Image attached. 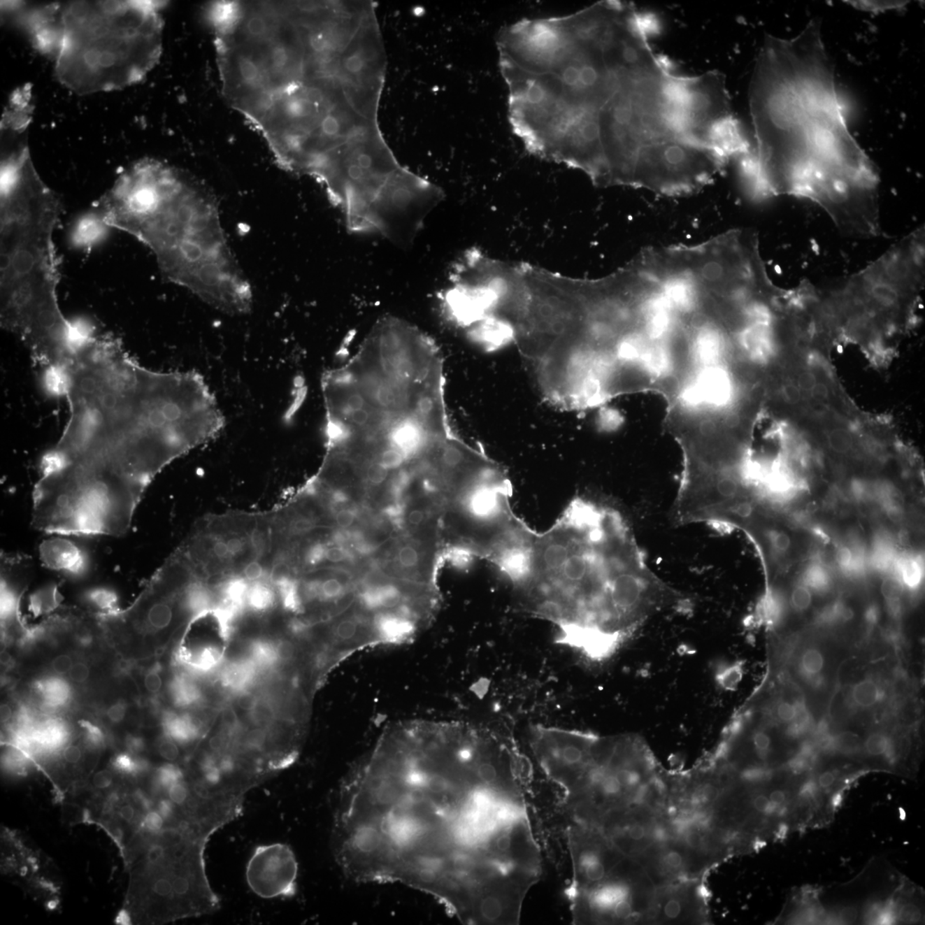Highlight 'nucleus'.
<instances>
[{
    "label": "nucleus",
    "instance_id": "obj_40",
    "mask_svg": "<svg viewBox=\"0 0 925 925\" xmlns=\"http://www.w3.org/2000/svg\"><path fill=\"white\" fill-rule=\"evenodd\" d=\"M900 917L901 919L904 921V922L910 924L916 923L917 921H919L921 913L916 905L913 904H908L905 905L904 907L901 908Z\"/></svg>",
    "mask_w": 925,
    "mask_h": 925
},
{
    "label": "nucleus",
    "instance_id": "obj_9",
    "mask_svg": "<svg viewBox=\"0 0 925 925\" xmlns=\"http://www.w3.org/2000/svg\"><path fill=\"white\" fill-rule=\"evenodd\" d=\"M162 2L77 1L48 6L41 50L79 94L109 92L146 77L162 53Z\"/></svg>",
    "mask_w": 925,
    "mask_h": 925
},
{
    "label": "nucleus",
    "instance_id": "obj_44",
    "mask_svg": "<svg viewBox=\"0 0 925 925\" xmlns=\"http://www.w3.org/2000/svg\"><path fill=\"white\" fill-rule=\"evenodd\" d=\"M127 747L128 752L133 755L138 756V754L143 752L145 748V744L143 738L138 736H129L127 738Z\"/></svg>",
    "mask_w": 925,
    "mask_h": 925
},
{
    "label": "nucleus",
    "instance_id": "obj_50",
    "mask_svg": "<svg viewBox=\"0 0 925 925\" xmlns=\"http://www.w3.org/2000/svg\"><path fill=\"white\" fill-rule=\"evenodd\" d=\"M812 394L815 398L818 399H826L829 397V391L828 387L826 386L824 383L817 382V385L813 388Z\"/></svg>",
    "mask_w": 925,
    "mask_h": 925
},
{
    "label": "nucleus",
    "instance_id": "obj_11",
    "mask_svg": "<svg viewBox=\"0 0 925 925\" xmlns=\"http://www.w3.org/2000/svg\"><path fill=\"white\" fill-rule=\"evenodd\" d=\"M657 887L640 863L625 859L592 888L567 898L573 924H650Z\"/></svg>",
    "mask_w": 925,
    "mask_h": 925
},
{
    "label": "nucleus",
    "instance_id": "obj_18",
    "mask_svg": "<svg viewBox=\"0 0 925 925\" xmlns=\"http://www.w3.org/2000/svg\"><path fill=\"white\" fill-rule=\"evenodd\" d=\"M899 578L905 591L915 593L922 587L924 563L915 555L898 557L892 573Z\"/></svg>",
    "mask_w": 925,
    "mask_h": 925
},
{
    "label": "nucleus",
    "instance_id": "obj_31",
    "mask_svg": "<svg viewBox=\"0 0 925 925\" xmlns=\"http://www.w3.org/2000/svg\"><path fill=\"white\" fill-rule=\"evenodd\" d=\"M828 443L833 452L847 454L852 448V439L847 430L833 429L828 433Z\"/></svg>",
    "mask_w": 925,
    "mask_h": 925
},
{
    "label": "nucleus",
    "instance_id": "obj_47",
    "mask_svg": "<svg viewBox=\"0 0 925 925\" xmlns=\"http://www.w3.org/2000/svg\"><path fill=\"white\" fill-rule=\"evenodd\" d=\"M836 775L835 772L825 771L818 777V785L821 788H829L836 782Z\"/></svg>",
    "mask_w": 925,
    "mask_h": 925
},
{
    "label": "nucleus",
    "instance_id": "obj_24",
    "mask_svg": "<svg viewBox=\"0 0 925 925\" xmlns=\"http://www.w3.org/2000/svg\"><path fill=\"white\" fill-rule=\"evenodd\" d=\"M799 582L805 585L813 593L819 595L827 594L831 591L833 585L831 573L819 562H812L807 566Z\"/></svg>",
    "mask_w": 925,
    "mask_h": 925
},
{
    "label": "nucleus",
    "instance_id": "obj_30",
    "mask_svg": "<svg viewBox=\"0 0 925 925\" xmlns=\"http://www.w3.org/2000/svg\"><path fill=\"white\" fill-rule=\"evenodd\" d=\"M180 745H181L175 741L173 738L164 733V736L159 738L157 743L159 756L166 762L175 763L180 759L181 755Z\"/></svg>",
    "mask_w": 925,
    "mask_h": 925
},
{
    "label": "nucleus",
    "instance_id": "obj_32",
    "mask_svg": "<svg viewBox=\"0 0 925 925\" xmlns=\"http://www.w3.org/2000/svg\"><path fill=\"white\" fill-rule=\"evenodd\" d=\"M847 3H852V6H854L855 7H856V8H859V9H861V10H863L877 11V10H889V9L898 8V7H901L902 6H904V5H905L904 3H907V2H901V1H852V2H847Z\"/></svg>",
    "mask_w": 925,
    "mask_h": 925
},
{
    "label": "nucleus",
    "instance_id": "obj_36",
    "mask_svg": "<svg viewBox=\"0 0 925 925\" xmlns=\"http://www.w3.org/2000/svg\"><path fill=\"white\" fill-rule=\"evenodd\" d=\"M73 666L71 657L68 654H59L52 661V668L53 672L59 675H68L71 668Z\"/></svg>",
    "mask_w": 925,
    "mask_h": 925
},
{
    "label": "nucleus",
    "instance_id": "obj_38",
    "mask_svg": "<svg viewBox=\"0 0 925 925\" xmlns=\"http://www.w3.org/2000/svg\"><path fill=\"white\" fill-rule=\"evenodd\" d=\"M114 776L113 772L108 770L99 771L94 775L92 783L93 786L97 789L104 790L113 785Z\"/></svg>",
    "mask_w": 925,
    "mask_h": 925
},
{
    "label": "nucleus",
    "instance_id": "obj_26",
    "mask_svg": "<svg viewBox=\"0 0 925 925\" xmlns=\"http://www.w3.org/2000/svg\"><path fill=\"white\" fill-rule=\"evenodd\" d=\"M39 691L45 701L52 706H61L71 698V690L66 681L59 677H49L39 684Z\"/></svg>",
    "mask_w": 925,
    "mask_h": 925
},
{
    "label": "nucleus",
    "instance_id": "obj_54",
    "mask_svg": "<svg viewBox=\"0 0 925 925\" xmlns=\"http://www.w3.org/2000/svg\"><path fill=\"white\" fill-rule=\"evenodd\" d=\"M841 916H842L843 919L845 921H847V922H848V921H850V922H852V921H854L855 919V917L856 916V912L855 911L854 909L847 908L843 910L842 915Z\"/></svg>",
    "mask_w": 925,
    "mask_h": 925
},
{
    "label": "nucleus",
    "instance_id": "obj_42",
    "mask_svg": "<svg viewBox=\"0 0 925 925\" xmlns=\"http://www.w3.org/2000/svg\"><path fill=\"white\" fill-rule=\"evenodd\" d=\"M83 757L82 750L79 746L71 745L66 746L63 752V757L67 763L77 764Z\"/></svg>",
    "mask_w": 925,
    "mask_h": 925
},
{
    "label": "nucleus",
    "instance_id": "obj_48",
    "mask_svg": "<svg viewBox=\"0 0 925 925\" xmlns=\"http://www.w3.org/2000/svg\"><path fill=\"white\" fill-rule=\"evenodd\" d=\"M119 815L122 820L129 822L135 818L136 809L131 804L124 805L120 807Z\"/></svg>",
    "mask_w": 925,
    "mask_h": 925
},
{
    "label": "nucleus",
    "instance_id": "obj_43",
    "mask_svg": "<svg viewBox=\"0 0 925 925\" xmlns=\"http://www.w3.org/2000/svg\"><path fill=\"white\" fill-rule=\"evenodd\" d=\"M783 394L784 397L787 399V401L793 403V405L801 401L802 397L801 389H799L798 386L794 385L793 383H787L786 385L784 386Z\"/></svg>",
    "mask_w": 925,
    "mask_h": 925
},
{
    "label": "nucleus",
    "instance_id": "obj_51",
    "mask_svg": "<svg viewBox=\"0 0 925 925\" xmlns=\"http://www.w3.org/2000/svg\"><path fill=\"white\" fill-rule=\"evenodd\" d=\"M817 789V783L812 782V780H810V782H806L805 785L801 787V795L803 797L812 796V795L816 793Z\"/></svg>",
    "mask_w": 925,
    "mask_h": 925
},
{
    "label": "nucleus",
    "instance_id": "obj_17",
    "mask_svg": "<svg viewBox=\"0 0 925 925\" xmlns=\"http://www.w3.org/2000/svg\"><path fill=\"white\" fill-rule=\"evenodd\" d=\"M162 726L164 733L181 745L195 743L203 733L200 723L188 715L166 714Z\"/></svg>",
    "mask_w": 925,
    "mask_h": 925
},
{
    "label": "nucleus",
    "instance_id": "obj_16",
    "mask_svg": "<svg viewBox=\"0 0 925 925\" xmlns=\"http://www.w3.org/2000/svg\"><path fill=\"white\" fill-rule=\"evenodd\" d=\"M885 687L878 677L868 675L848 687L847 701L852 710L868 711L881 705L886 698Z\"/></svg>",
    "mask_w": 925,
    "mask_h": 925
},
{
    "label": "nucleus",
    "instance_id": "obj_22",
    "mask_svg": "<svg viewBox=\"0 0 925 925\" xmlns=\"http://www.w3.org/2000/svg\"><path fill=\"white\" fill-rule=\"evenodd\" d=\"M60 603L58 585H48L30 596L29 611L34 617L47 615L59 608Z\"/></svg>",
    "mask_w": 925,
    "mask_h": 925
},
{
    "label": "nucleus",
    "instance_id": "obj_7",
    "mask_svg": "<svg viewBox=\"0 0 925 925\" xmlns=\"http://www.w3.org/2000/svg\"><path fill=\"white\" fill-rule=\"evenodd\" d=\"M92 209L106 226L146 245L171 282L224 313L250 311L252 289L232 253L218 207L182 171L142 159L122 173Z\"/></svg>",
    "mask_w": 925,
    "mask_h": 925
},
{
    "label": "nucleus",
    "instance_id": "obj_46",
    "mask_svg": "<svg viewBox=\"0 0 925 925\" xmlns=\"http://www.w3.org/2000/svg\"><path fill=\"white\" fill-rule=\"evenodd\" d=\"M212 552L215 557L217 559H220V561H226V559L231 557L226 540H216V542L213 544Z\"/></svg>",
    "mask_w": 925,
    "mask_h": 925
},
{
    "label": "nucleus",
    "instance_id": "obj_39",
    "mask_svg": "<svg viewBox=\"0 0 925 925\" xmlns=\"http://www.w3.org/2000/svg\"><path fill=\"white\" fill-rule=\"evenodd\" d=\"M127 704L123 702H117L113 704V705L109 708L108 711H106V715H108V719L112 722L120 723L123 722L125 715H127Z\"/></svg>",
    "mask_w": 925,
    "mask_h": 925
},
{
    "label": "nucleus",
    "instance_id": "obj_4",
    "mask_svg": "<svg viewBox=\"0 0 925 925\" xmlns=\"http://www.w3.org/2000/svg\"><path fill=\"white\" fill-rule=\"evenodd\" d=\"M59 395L69 417L45 459L121 504H139L156 475L224 424L203 376L148 368L113 335L80 343L63 369Z\"/></svg>",
    "mask_w": 925,
    "mask_h": 925
},
{
    "label": "nucleus",
    "instance_id": "obj_53",
    "mask_svg": "<svg viewBox=\"0 0 925 925\" xmlns=\"http://www.w3.org/2000/svg\"><path fill=\"white\" fill-rule=\"evenodd\" d=\"M131 913L127 910H122L117 917L116 922L120 924H129L131 922Z\"/></svg>",
    "mask_w": 925,
    "mask_h": 925
},
{
    "label": "nucleus",
    "instance_id": "obj_55",
    "mask_svg": "<svg viewBox=\"0 0 925 925\" xmlns=\"http://www.w3.org/2000/svg\"><path fill=\"white\" fill-rule=\"evenodd\" d=\"M841 801H842V796H841V794H838L833 797L832 804L833 806H838L840 805Z\"/></svg>",
    "mask_w": 925,
    "mask_h": 925
},
{
    "label": "nucleus",
    "instance_id": "obj_49",
    "mask_svg": "<svg viewBox=\"0 0 925 925\" xmlns=\"http://www.w3.org/2000/svg\"><path fill=\"white\" fill-rule=\"evenodd\" d=\"M768 798H770L771 802L780 807L785 803L787 795L782 790L774 789L768 793Z\"/></svg>",
    "mask_w": 925,
    "mask_h": 925
},
{
    "label": "nucleus",
    "instance_id": "obj_12",
    "mask_svg": "<svg viewBox=\"0 0 925 925\" xmlns=\"http://www.w3.org/2000/svg\"><path fill=\"white\" fill-rule=\"evenodd\" d=\"M245 875L250 889L264 899L292 897L298 884L299 863L287 845H264L254 849Z\"/></svg>",
    "mask_w": 925,
    "mask_h": 925
},
{
    "label": "nucleus",
    "instance_id": "obj_45",
    "mask_svg": "<svg viewBox=\"0 0 925 925\" xmlns=\"http://www.w3.org/2000/svg\"><path fill=\"white\" fill-rule=\"evenodd\" d=\"M226 543L231 557L241 554L243 550H245V540L242 538H238V536H231V538L226 540Z\"/></svg>",
    "mask_w": 925,
    "mask_h": 925
},
{
    "label": "nucleus",
    "instance_id": "obj_52",
    "mask_svg": "<svg viewBox=\"0 0 925 925\" xmlns=\"http://www.w3.org/2000/svg\"><path fill=\"white\" fill-rule=\"evenodd\" d=\"M0 717H1L2 722H8L13 717V710H11V708L8 704H2L1 709H0Z\"/></svg>",
    "mask_w": 925,
    "mask_h": 925
},
{
    "label": "nucleus",
    "instance_id": "obj_56",
    "mask_svg": "<svg viewBox=\"0 0 925 925\" xmlns=\"http://www.w3.org/2000/svg\"><path fill=\"white\" fill-rule=\"evenodd\" d=\"M901 819H902V820H904V819H905V812H904L903 810H901Z\"/></svg>",
    "mask_w": 925,
    "mask_h": 925
},
{
    "label": "nucleus",
    "instance_id": "obj_23",
    "mask_svg": "<svg viewBox=\"0 0 925 925\" xmlns=\"http://www.w3.org/2000/svg\"><path fill=\"white\" fill-rule=\"evenodd\" d=\"M276 603V594L272 586L261 581L251 582L247 589L245 605L254 612H265Z\"/></svg>",
    "mask_w": 925,
    "mask_h": 925
},
{
    "label": "nucleus",
    "instance_id": "obj_19",
    "mask_svg": "<svg viewBox=\"0 0 925 925\" xmlns=\"http://www.w3.org/2000/svg\"><path fill=\"white\" fill-rule=\"evenodd\" d=\"M108 228L91 209L76 223L74 229L71 230V236L76 245L87 248L98 242L101 234Z\"/></svg>",
    "mask_w": 925,
    "mask_h": 925
},
{
    "label": "nucleus",
    "instance_id": "obj_20",
    "mask_svg": "<svg viewBox=\"0 0 925 925\" xmlns=\"http://www.w3.org/2000/svg\"><path fill=\"white\" fill-rule=\"evenodd\" d=\"M170 694L174 703L181 708L196 705L203 698V692L196 681L185 675L174 677L171 683Z\"/></svg>",
    "mask_w": 925,
    "mask_h": 925
},
{
    "label": "nucleus",
    "instance_id": "obj_34",
    "mask_svg": "<svg viewBox=\"0 0 925 925\" xmlns=\"http://www.w3.org/2000/svg\"><path fill=\"white\" fill-rule=\"evenodd\" d=\"M163 680L159 671L156 668H151L144 677V687L150 694L156 695L162 691Z\"/></svg>",
    "mask_w": 925,
    "mask_h": 925
},
{
    "label": "nucleus",
    "instance_id": "obj_15",
    "mask_svg": "<svg viewBox=\"0 0 925 925\" xmlns=\"http://www.w3.org/2000/svg\"><path fill=\"white\" fill-rule=\"evenodd\" d=\"M828 667L827 654L816 645L803 646L794 660L795 675L813 691L822 690L826 687Z\"/></svg>",
    "mask_w": 925,
    "mask_h": 925
},
{
    "label": "nucleus",
    "instance_id": "obj_14",
    "mask_svg": "<svg viewBox=\"0 0 925 925\" xmlns=\"http://www.w3.org/2000/svg\"><path fill=\"white\" fill-rule=\"evenodd\" d=\"M40 559L47 568L82 576L89 568V558L77 544L61 538L45 540L39 548Z\"/></svg>",
    "mask_w": 925,
    "mask_h": 925
},
{
    "label": "nucleus",
    "instance_id": "obj_28",
    "mask_svg": "<svg viewBox=\"0 0 925 925\" xmlns=\"http://www.w3.org/2000/svg\"><path fill=\"white\" fill-rule=\"evenodd\" d=\"M86 600L98 609V614L109 615L120 611L119 596L112 589L94 588L86 594Z\"/></svg>",
    "mask_w": 925,
    "mask_h": 925
},
{
    "label": "nucleus",
    "instance_id": "obj_25",
    "mask_svg": "<svg viewBox=\"0 0 925 925\" xmlns=\"http://www.w3.org/2000/svg\"><path fill=\"white\" fill-rule=\"evenodd\" d=\"M801 696L796 698H780L772 704L770 715L772 721L780 725H790L797 718L799 711L805 703Z\"/></svg>",
    "mask_w": 925,
    "mask_h": 925
},
{
    "label": "nucleus",
    "instance_id": "obj_1",
    "mask_svg": "<svg viewBox=\"0 0 925 925\" xmlns=\"http://www.w3.org/2000/svg\"><path fill=\"white\" fill-rule=\"evenodd\" d=\"M531 779L504 731L395 723L342 783L335 860L351 880L416 889L464 924H519L543 874Z\"/></svg>",
    "mask_w": 925,
    "mask_h": 925
},
{
    "label": "nucleus",
    "instance_id": "obj_8",
    "mask_svg": "<svg viewBox=\"0 0 925 925\" xmlns=\"http://www.w3.org/2000/svg\"><path fill=\"white\" fill-rule=\"evenodd\" d=\"M0 323L28 350L40 371L59 368L78 327L59 303L53 235L62 203L38 174L29 148L1 155Z\"/></svg>",
    "mask_w": 925,
    "mask_h": 925
},
{
    "label": "nucleus",
    "instance_id": "obj_35",
    "mask_svg": "<svg viewBox=\"0 0 925 925\" xmlns=\"http://www.w3.org/2000/svg\"><path fill=\"white\" fill-rule=\"evenodd\" d=\"M265 574L264 566L258 561H251L243 568V575L245 580L254 582L262 580Z\"/></svg>",
    "mask_w": 925,
    "mask_h": 925
},
{
    "label": "nucleus",
    "instance_id": "obj_10",
    "mask_svg": "<svg viewBox=\"0 0 925 925\" xmlns=\"http://www.w3.org/2000/svg\"><path fill=\"white\" fill-rule=\"evenodd\" d=\"M925 280V231L910 232L877 260L824 292L826 315L840 338L880 348L908 329Z\"/></svg>",
    "mask_w": 925,
    "mask_h": 925
},
{
    "label": "nucleus",
    "instance_id": "obj_5",
    "mask_svg": "<svg viewBox=\"0 0 925 925\" xmlns=\"http://www.w3.org/2000/svg\"><path fill=\"white\" fill-rule=\"evenodd\" d=\"M756 147L742 158L754 195L806 198L844 234L882 235L875 165L848 131L813 19L796 37H765L749 90Z\"/></svg>",
    "mask_w": 925,
    "mask_h": 925
},
{
    "label": "nucleus",
    "instance_id": "obj_6",
    "mask_svg": "<svg viewBox=\"0 0 925 925\" xmlns=\"http://www.w3.org/2000/svg\"><path fill=\"white\" fill-rule=\"evenodd\" d=\"M530 614L557 627V642L591 660L612 656L650 616L683 596L647 566L615 510L575 498L533 536L512 582Z\"/></svg>",
    "mask_w": 925,
    "mask_h": 925
},
{
    "label": "nucleus",
    "instance_id": "obj_33",
    "mask_svg": "<svg viewBox=\"0 0 925 925\" xmlns=\"http://www.w3.org/2000/svg\"><path fill=\"white\" fill-rule=\"evenodd\" d=\"M79 725L81 726V728L85 731L87 740H89L91 744L100 745L102 744V742L104 741V733H103L101 728H99V726L95 725L94 723L87 721V719H82V721L79 722Z\"/></svg>",
    "mask_w": 925,
    "mask_h": 925
},
{
    "label": "nucleus",
    "instance_id": "obj_3",
    "mask_svg": "<svg viewBox=\"0 0 925 925\" xmlns=\"http://www.w3.org/2000/svg\"><path fill=\"white\" fill-rule=\"evenodd\" d=\"M224 98L289 173L322 186L392 153L378 111L387 57L366 1H275L215 45Z\"/></svg>",
    "mask_w": 925,
    "mask_h": 925
},
{
    "label": "nucleus",
    "instance_id": "obj_13",
    "mask_svg": "<svg viewBox=\"0 0 925 925\" xmlns=\"http://www.w3.org/2000/svg\"><path fill=\"white\" fill-rule=\"evenodd\" d=\"M709 897L703 879L657 887L650 924H710Z\"/></svg>",
    "mask_w": 925,
    "mask_h": 925
},
{
    "label": "nucleus",
    "instance_id": "obj_29",
    "mask_svg": "<svg viewBox=\"0 0 925 925\" xmlns=\"http://www.w3.org/2000/svg\"><path fill=\"white\" fill-rule=\"evenodd\" d=\"M813 592L805 585L798 582L791 592L789 603L794 612H804L812 607Z\"/></svg>",
    "mask_w": 925,
    "mask_h": 925
},
{
    "label": "nucleus",
    "instance_id": "obj_21",
    "mask_svg": "<svg viewBox=\"0 0 925 925\" xmlns=\"http://www.w3.org/2000/svg\"><path fill=\"white\" fill-rule=\"evenodd\" d=\"M905 589L899 578L893 573H889L883 578L881 585V594L884 599L887 611L894 620H900L903 611L902 597Z\"/></svg>",
    "mask_w": 925,
    "mask_h": 925
},
{
    "label": "nucleus",
    "instance_id": "obj_37",
    "mask_svg": "<svg viewBox=\"0 0 925 925\" xmlns=\"http://www.w3.org/2000/svg\"><path fill=\"white\" fill-rule=\"evenodd\" d=\"M90 671L89 667L83 662L76 664L72 666L68 676L71 681L75 683H83L89 679Z\"/></svg>",
    "mask_w": 925,
    "mask_h": 925
},
{
    "label": "nucleus",
    "instance_id": "obj_2",
    "mask_svg": "<svg viewBox=\"0 0 925 925\" xmlns=\"http://www.w3.org/2000/svg\"><path fill=\"white\" fill-rule=\"evenodd\" d=\"M633 3L606 0L523 19L497 36L509 124L531 154L598 187L680 196L701 180L724 124L717 71L675 73Z\"/></svg>",
    "mask_w": 925,
    "mask_h": 925
},
{
    "label": "nucleus",
    "instance_id": "obj_41",
    "mask_svg": "<svg viewBox=\"0 0 925 925\" xmlns=\"http://www.w3.org/2000/svg\"><path fill=\"white\" fill-rule=\"evenodd\" d=\"M816 376L812 372H803L798 376V387L801 391L812 392L817 385Z\"/></svg>",
    "mask_w": 925,
    "mask_h": 925
},
{
    "label": "nucleus",
    "instance_id": "obj_27",
    "mask_svg": "<svg viewBox=\"0 0 925 925\" xmlns=\"http://www.w3.org/2000/svg\"><path fill=\"white\" fill-rule=\"evenodd\" d=\"M863 751L868 756L881 757L884 756L887 759H894L896 757V749L894 742L888 733L875 731L867 736L866 740L863 743Z\"/></svg>",
    "mask_w": 925,
    "mask_h": 925
}]
</instances>
